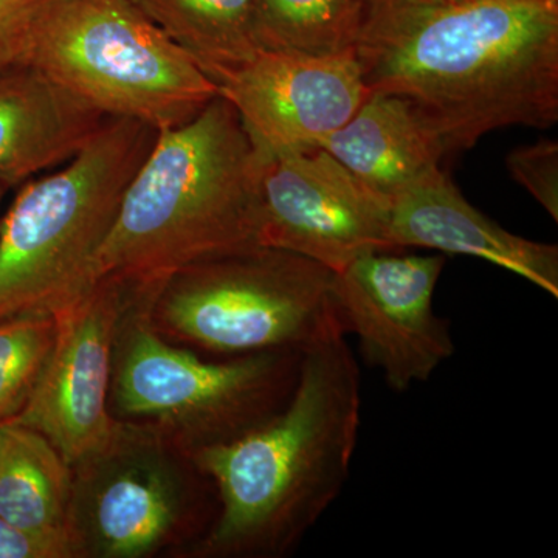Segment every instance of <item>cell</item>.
<instances>
[{
  "mask_svg": "<svg viewBox=\"0 0 558 558\" xmlns=\"http://www.w3.org/2000/svg\"><path fill=\"white\" fill-rule=\"evenodd\" d=\"M369 92L414 106L446 154L558 121V0H368L354 47Z\"/></svg>",
  "mask_w": 558,
  "mask_h": 558,
  "instance_id": "cell-1",
  "label": "cell"
},
{
  "mask_svg": "<svg viewBox=\"0 0 558 558\" xmlns=\"http://www.w3.org/2000/svg\"><path fill=\"white\" fill-rule=\"evenodd\" d=\"M360 410L357 360L347 333H333L303 352L295 389L275 416L240 438L191 451L218 495L201 553H292L343 492L357 449Z\"/></svg>",
  "mask_w": 558,
  "mask_h": 558,
  "instance_id": "cell-2",
  "label": "cell"
},
{
  "mask_svg": "<svg viewBox=\"0 0 558 558\" xmlns=\"http://www.w3.org/2000/svg\"><path fill=\"white\" fill-rule=\"evenodd\" d=\"M258 245L255 148L218 95L194 119L157 132L89 282L112 277L149 286L197 260Z\"/></svg>",
  "mask_w": 558,
  "mask_h": 558,
  "instance_id": "cell-3",
  "label": "cell"
},
{
  "mask_svg": "<svg viewBox=\"0 0 558 558\" xmlns=\"http://www.w3.org/2000/svg\"><path fill=\"white\" fill-rule=\"evenodd\" d=\"M157 132L109 117L65 167L22 183L0 216V319L53 314L83 292Z\"/></svg>",
  "mask_w": 558,
  "mask_h": 558,
  "instance_id": "cell-4",
  "label": "cell"
},
{
  "mask_svg": "<svg viewBox=\"0 0 558 558\" xmlns=\"http://www.w3.org/2000/svg\"><path fill=\"white\" fill-rule=\"evenodd\" d=\"M332 286V271L315 260L258 245L143 286L140 303L150 326L183 347L230 357L304 352L344 332Z\"/></svg>",
  "mask_w": 558,
  "mask_h": 558,
  "instance_id": "cell-5",
  "label": "cell"
},
{
  "mask_svg": "<svg viewBox=\"0 0 558 558\" xmlns=\"http://www.w3.org/2000/svg\"><path fill=\"white\" fill-rule=\"evenodd\" d=\"M27 64L100 110L156 131L219 95L215 81L131 0H40Z\"/></svg>",
  "mask_w": 558,
  "mask_h": 558,
  "instance_id": "cell-6",
  "label": "cell"
},
{
  "mask_svg": "<svg viewBox=\"0 0 558 558\" xmlns=\"http://www.w3.org/2000/svg\"><path fill=\"white\" fill-rule=\"evenodd\" d=\"M121 319L109 409L116 421L159 432L186 453L229 442L288 403L303 352L279 349L207 362L163 339L140 303Z\"/></svg>",
  "mask_w": 558,
  "mask_h": 558,
  "instance_id": "cell-7",
  "label": "cell"
},
{
  "mask_svg": "<svg viewBox=\"0 0 558 558\" xmlns=\"http://www.w3.org/2000/svg\"><path fill=\"white\" fill-rule=\"evenodd\" d=\"M175 450L156 429L116 421L100 449L72 465L70 531L81 557L153 556L202 526L215 486L196 465H179Z\"/></svg>",
  "mask_w": 558,
  "mask_h": 558,
  "instance_id": "cell-8",
  "label": "cell"
},
{
  "mask_svg": "<svg viewBox=\"0 0 558 558\" xmlns=\"http://www.w3.org/2000/svg\"><path fill=\"white\" fill-rule=\"evenodd\" d=\"M255 154L259 245L332 274L365 253L400 252L389 236V201L325 149Z\"/></svg>",
  "mask_w": 558,
  "mask_h": 558,
  "instance_id": "cell-9",
  "label": "cell"
},
{
  "mask_svg": "<svg viewBox=\"0 0 558 558\" xmlns=\"http://www.w3.org/2000/svg\"><path fill=\"white\" fill-rule=\"evenodd\" d=\"M444 264L442 255L369 252L333 274L344 332L395 392L428 381L454 355L449 322L433 310Z\"/></svg>",
  "mask_w": 558,
  "mask_h": 558,
  "instance_id": "cell-10",
  "label": "cell"
},
{
  "mask_svg": "<svg viewBox=\"0 0 558 558\" xmlns=\"http://www.w3.org/2000/svg\"><path fill=\"white\" fill-rule=\"evenodd\" d=\"M137 289L100 278L53 312L57 339L49 362L14 422L46 436L70 468L100 449L116 427L109 409L113 354Z\"/></svg>",
  "mask_w": 558,
  "mask_h": 558,
  "instance_id": "cell-11",
  "label": "cell"
},
{
  "mask_svg": "<svg viewBox=\"0 0 558 558\" xmlns=\"http://www.w3.org/2000/svg\"><path fill=\"white\" fill-rule=\"evenodd\" d=\"M216 86L259 154L317 148L369 95L354 50L328 57L259 50Z\"/></svg>",
  "mask_w": 558,
  "mask_h": 558,
  "instance_id": "cell-12",
  "label": "cell"
},
{
  "mask_svg": "<svg viewBox=\"0 0 558 558\" xmlns=\"http://www.w3.org/2000/svg\"><path fill=\"white\" fill-rule=\"evenodd\" d=\"M389 236L417 247L473 256L558 296V247L517 236L473 207L440 168L389 202Z\"/></svg>",
  "mask_w": 558,
  "mask_h": 558,
  "instance_id": "cell-13",
  "label": "cell"
},
{
  "mask_svg": "<svg viewBox=\"0 0 558 558\" xmlns=\"http://www.w3.org/2000/svg\"><path fill=\"white\" fill-rule=\"evenodd\" d=\"M108 119L35 65L0 70V180L13 189L65 163Z\"/></svg>",
  "mask_w": 558,
  "mask_h": 558,
  "instance_id": "cell-14",
  "label": "cell"
},
{
  "mask_svg": "<svg viewBox=\"0 0 558 558\" xmlns=\"http://www.w3.org/2000/svg\"><path fill=\"white\" fill-rule=\"evenodd\" d=\"M317 148L389 202L440 168L447 156L438 135L411 102L381 92H369L348 123Z\"/></svg>",
  "mask_w": 558,
  "mask_h": 558,
  "instance_id": "cell-15",
  "label": "cell"
},
{
  "mask_svg": "<svg viewBox=\"0 0 558 558\" xmlns=\"http://www.w3.org/2000/svg\"><path fill=\"white\" fill-rule=\"evenodd\" d=\"M72 486V468L46 436L14 421L0 424L2 519L38 534L73 537Z\"/></svg>",
  "mask_w": 558,
  "mask_h": 558,
  "instance_id": "cell-16",
  "label": "cell"
},
{
  "mask_svg": "<svg viewBox=\"0 0 558 558\" xmlns=\"http://www.w3.org/2000/svg\"><path fill=\"white\" fill-rule=\"evenodd\" d=\"M213 81L260 50L255 0H131Z\"/></svg>",
  "mask_w": 558,
  "mask_h": 558,
  "instance_id": "cell-17",
  "label": "cell"
},
{
  "mask_svg": "<svg viewBox=\"0 0 558 558\" xmlns=\"http://www.w3.org/2000/svg\"><path fill=\"white\" fill-rule=\"evenodd\" d=\"M368 0H255L260 50L328 54L354 50Z\"/></svg>",
  "mask_w": 558,
  "mask_h": 558,
  "instance_id": "cell-18",
  "label": "cell"
},
{
  "mask_svg": "<svg viewBox=\"0 0 558 558\" xmlns=\"http://www.w3.org/2000/svg\"><path fill=\"white\" fill-rule=\"evenodd\" d=\"M57 339L53 314L0 319V424L14 421L31 400Z\"/></svg>",
  "mask_w": 558,
  "mask_h": 558,
  "instance_id": "cell-19",
  "label": "cell"
},
{
  "mask_svg": "<svg viewBox=\"0 0 558 558\" xmlns=\"http://www.w3.org/2000/svg\"><path fill=\"white\" fill-rule=\"evenodd\" d=\"M506 165L512 179L520 183L546 213L558 222V143L539 138L532 145L510 150Z\"/></svg>",
  "mask_w": 558,
  "mask_h": 558,
  "instance_id": "cell-20",
  "label": "cell"
},
{
  "mask_svg": "<svg viewBox=\"0 0 558 558\" xmlns=\"http://www.w3.org/2000/svg\"><path fill=\"white\" fill-rule=\"evenodd\" d=\"M72 557H81L78 543L72 535L38 534L0 517V558Z\"/></svg>",
  "mask_w": 558,
  "mask_h": 558,
  "instance_id": "cell-21",
  "label": "cell"
},
{
  "mask_svg": "<svg viewBox=\"0 0 558 558\" xmlns=\"http://www.w3.org/2000/svg\"><path fill=\"white\" fill-rule=\"evenodd\" d=\"M40 0H0V70L27 64L33 17Z\"/></svg>",
  "mask_w": 558,
  "mask_h": 558,
  "instance_id": "cell-22",
  "label": "cell"
},
{
  "mask_svg": "<svg viewBox=\"0 0 558 558\" xmlns=\"http://www.w3.org/2000/svg\"><path fill=\"white\" fill-rule=\"evenodd\" d=\"M398 2L416 3V5H464V3L483 2V0H398Z\"/></svg>",
  "mask_w": 558,
  "mask_h": 558,
  "instance_id": "cell-23",
  "label": "cell"
},
{
  "mask_svg": "<svg viewBox=\"0 0 558 558\" xmlns=\"http://www.w3.org/2000/svg\"><path fill=\"white\" fill-rule=\"evenodd\" d=\"M9 190L10 186L7 185L5 182H2V180H0V209H2L3 199H5L7 191Z\"/></svg>",
  "mask_w": 558,
  "mask_h": 558,
  "instance_id": "cell-24",
  "label": "cell"
}]
</instances>
